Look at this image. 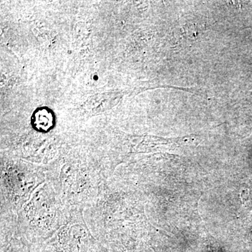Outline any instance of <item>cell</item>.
Returning a JSON list of instances; mask_svg holds the SVG:
<instances>
[{"mask_svg":"<svg viewBox=\"0 0 252 252\" xmlns=\"http://www.w3.org/2000/svg\"><path fill=\"white\" fill-rule=\"evenodd\" d=\"M7 252H13V251H11V250H8Z\"/></svg>","mask_w":252,"mask_h":252,"instance_id":"1","label":"cell"}]
</instances>
